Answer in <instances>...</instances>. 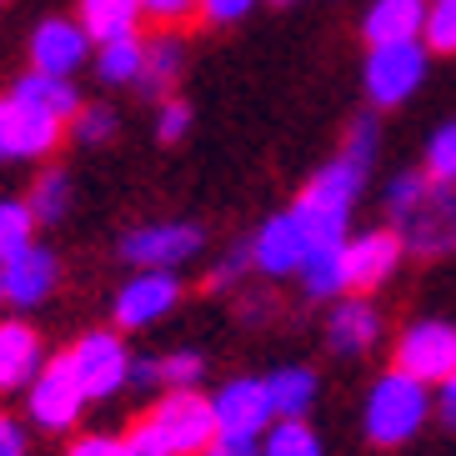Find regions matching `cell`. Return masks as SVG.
Instances as JSON below:
<instances>
[{
    "instance_id": "obj_1",
    "label": "cell",
    "mask_w": 456,
    "mask_h": 456,
    "mask_svg": "<svg viewBox=\"0 0 456 456\" xmlns=\"http://www.w3.org/2000/svg\"><path fill=\"white\" fill-rule=\"evenodd\" d=\"M436 421V402H431V387L416 381L406 371H381L366 387L362 402V436L381 452H402L406 442H416L421 431Z\"/></svg>"
},
{
    "instance_id": "obj_2",
    "label": "cell",
    "mask_w": 456,
    "mask_h": 456,
    "mask_svg": "<svg viewBox=\"0 0 456 456\" xmlns=\"http://www.w3.org/2000/svg\"><path fill=\"white\" fill-rule=\"evenodd\" d=\"M366 175L371 171H366L362 161L336 156V161H326L322 171L301 186V196L291 201V211H296V221L306 226L311 251H316V246H336V241L351 236V211H356V201H362Z\"/></svg>"
},
{
    "instance_id": "obj_3",
    "label": "cell",
    "mask_w": 456,
    "mask_h": 456,
    "mask_svg": "<svg viewBox=\"0 0 456 456\" xmlns=\"http://www.w3.org/2000/svg\"><path fill=\"white\" fill-rule=\"evenodd\" d=\"M427 66H431V51L421 41H391V45H366V61H362V86H366V101L376 110H396L406 106L421 86H427Z\"/></svg>"
},
{
    "instance_id": "obj_4",
    "label": "cell",
    "mask_w": 456,
    "mask_h": 456,
    "mask_svg": "<svg viewBox=\"0 0 456 456\" xmlns=\"http://www.w3.org/2000/svg\"><path fill=\"white\" fill-rule=\"evenodd\" d=\"M141 421L166 446V456H206V446L216 442V411L201 391H161Z\"/></svg>"
},
{
    "instance_id": "obj_5",
    "label": "cell",
    "mask_w": 456,
    "mask_h": 456,
    "mask_svg": "<svg viewBox=\"0 0 456 456\" xmlns=\"http://www.w3.org/2000/svg\"><path fill=\"white\" fill-rule=\"evenodd\" d=\"M86 406H91V396H86L81 376H76V366H70L66 351L51 356V362L41 366V376L26 387V416H30V427L45 431V436L76 431L81 416H86Z\"/></svg>"
},
{
    "instance_id": "obj_6",
    "label": "cell",
    "mask_w": 456,
    "mask_h": 456,
    "mask_svg": "<svg viewBox=\"0 0 456 456\" xmlns=\"http://www.w3.org/2000/svg\"><path fill=\"white\" fill-rule=\"evenodd\" d=\"M391 366L416 376V381H427V387L446 381L456 371V322H446V316H416L391 341Z\"/></svg>"
},
{
    "instance_id": "obj_7",
    "label": "cell",
    "mask_w": 456,
    "mask_h": 456,
    "mask_svg": "<svg viewBox=\"0 0 456 456\" xmlns=\"http://www.w3.org/2000/svg\"><path fill=\"white\" fill-rule=\"evenodd\" d=\"M70 366L81 376V387L91 402H110V396H121L131 387V346H126V336L116 326H101V331H86L70 341Z\"/></svg>"
},
{
    "instance_id": "obj_8",
    "label": "cell",
    "mask_w": 456,
    "mask_h": 456,
    "mask_svg": "<svg viewBox=\"0 0 456 456\" xmlns=\"http://www.w3.org/2000/svg\"><path fill=\"white\" fill-rule=\"evenodd\" d=\"M206 246V231L196 221H146L121 236V256L135 271H181Z\"/></svg>"
},
{
    "instance_id": "obj_9",
    "label": "cell",
    "mask_w": 456,
    "mask_h": 456,
    "mask_svg": "<svg viewBox=\"0 0 456 456\" xmlns=\"http://www.w3.org/2000/svg\"><path fill=\"white\" fill-rule=\"evenodd\" d=\"M70 126L45 116V110L26 106L20 95H0V166L15 161H45L61 141H66Z\"/></svg>"
},
{
    "instance_id": "obj_10",
    "label": "cell",
    "mask_w": 456,
    "mask_h": 456,
    "mask_svg": "<svg viewBox=\"0 0 456 456\" xmlns=\"http://www.w3.org/2000/svg\"><path fill=\"white\" fill-rule=\"evenodd\" d=\"M181 296H186V286H181L175 271H135L131 281L116 291V301H110V326L121 336L151 331L156 322H166L181 306Z\"/></svg>"
},
{
    "instance_id": "obj_11",
    "label": "cell",
    "mask_w": 456,
    "mask_h": 456,
    "mask_svg": "<svg viewBox=\"0 0 456 456\" xmlns=\"http://www.w3.org/2000/svg\"><path fill=\"white\" fill-rule=\"evenodd\" d=\"M216 411V436H236V442H261L276 421L266 396V376H231L211 391Z\"/></svg>"
},
{
    "instance_id": "obj_12",
    "label": "cell",
    "mask_w": 456,
    "mask_h": 456,
    "mask_svg": "<svg viewBox=\"0 0 456 456\" xmlns=\"http://www.w3.org/2000/svg\"><path fill=\"white\" fill-rule=\"evenodd\" d=\"M406 261V241L396 226H371L346 236V286L351 296H366L376 286H387Z\"/></svg>"
},
{
    "instance_id": "obj_13",
    "label": "cell",
    "mask_w": 456,
    "mask_h": 456,
    "mask_svg": "<svg viewBox=\"0 0 456 456\" xmlns=\"http://www.w3.org/2000/svg\"><path fill=\"white\" fill-rule=\"evenodd\" d=\"M306 256H311V236H306V226L296 221V211H276V216H266V221L256 226L251 266L261 271V276H271V281L301 276Z\"/></svg>"
},
{
    "instance_id": "obj_14",
    "label": "cell",
    "mask_w": 456,
    "mask_h": 456,
    "mask_svg": "<svg viewBox=\"0 0 456 456\" xmlns=\"http://www.w3.org/2000/svg\"><path fill=\"white\" fill-rule=\"evenodd\" d=\"M95 55V41L86 36V26L76 15H45L41 26L30 30V70L41 76H76Z\"/></svg>"
},
{
    "instance_id": "obj_15",
    "label": "cell",
    "mask_w": 456,
    "mask_h": 456,
    "mask_svg": "<svg viewBox=\"0 0 456 456\" xmlns=\"http://www.w3.org/2000/svg\"><path fill=\"white\" fill-rule=\"evenodd\" d=\"M0 276H5V306L15 311H36L45 306L61 286V256L51 246H36L30 241L26 251H15L0 261Z\"/></svg>"
},
{
    "instance_id": "obj_16",
    "label": "cell",
    "mask_w": 456,
    "mask_h": 456,
    "mask_svg": "<svg viewBox=\"0 0 456 456\" xmlns=\"http://www.w3.org/2000/svg\"><path fill=\"white\" fill-rule=\"evenodd\" d=\"M396 231L406 241V256H427V261L456 256V186H431L421 211Z\"/></svg>"
},
{
    "instance_id": "obj_17",
    "label": "cell",
    "mask_w": 456,
    "mask_h": 456,
    "mask_svg": "<svg viewBox=\"0 0 456 456\" xmlns=\"http://www.w3.org/2000/svg\"><path fill=\"white\" fill-rule=\"evenodd\" d=\"M381 336H387V322H381V311L366 296L331 301V311H326V346H331V356H341V362L371 356L381 346Z\"/></svg>"
},
{
    "instance_id": "obj_18",
    "label": "cell",
    "mask_w": 456,
    "mask_h": 456,
    "mask_svg": "<svg viewBox=\"0 0 456 456\" xmlns=\"http://www.w3.org/2000/svg\"><path fill=\"white\" fill-rule=\"evenodd\" d=\"M51 362L45 356V341L41 331L26 322V316H5L0 322V396H11V391H26L41 366Z\"/></svg>"
},
{
    "instance_id": "obj_19",
    "label": "cell",
    "mask_w": 456,
    "mask_h": 456,
    "mask_svg": "<svg viewBox=\"0 0 456 456\" xmlns=\"http://www.w3.org/2000/svg\"><path fill=\"white\" fill-rule=\"evenodd\" d=\"M421 26H427V0H371L362 15L366 45L421 41Z\"/></svg>"
},
{
    "instance_id": "obj_20",
    "label": "cell",
    "mask_w": 456,
    "mask_h": 456,
    "mask_svg": "<svg viewBox=\"0 0 456 456\" xmlns=\"http://www.w3.org/2000/svg\"><path fill=\"white\" fill-rule=\"evenodd\" d=\"M266 396H271V411L276 421H306L316 396H322V376L301 362H286L266 376Z\"/></svg>"
},
{
    "instance_id": "obj_21",
    "label": "cell",
    "mask_w": 456,
    "mask_h": 456,
    "mask_svg": "<svg viewBox=\"0 0 456 456\" xmlns=\"http://www.w3.org/2000/svg\"><path fill=\"white\" fill-rule=\"evenodd\" d=\"M181 70H186V41H181V30H161L146 41V66H141L135 91L151 95V101H166L171 86L181 81Z\"/></svg>"
},
{
    "instance_id": "obj_22",
    "label": "cell",
    "mask_w": 456,
    "mask_h": 456,
    "mask_svg": "<svg viewBox=\"0 0 456 456\" xmlns=\"http://www.w3.org/2000/svg\"><path fill=\"white\" fill-rule=\"evenodd\" d=\"M86 26L95 45H110V41H126V36H141V0H81V15H76Z\"/></svg>"
},
{
    "instance_id": "obj_23",
    "label": "cell",
    "mask_w": 456,
    "mask_h": 456,
    "mask_svg": "<svg viewBox=\"0 0 456 456\" xmlns=\"http://www.w3.org/2000/svg\"><path fill=\"white\" fill-rule=\"evenodd\" d=\"M11 95H20L26 106L45 110V116H55V121H66V126L76 121V110L86 106L76 81H66V76H41V70H26V76L11 86Z\"/></svg>"
},
{
    "instance_id": "obj_24",
    "label": "cell",
    "mask_w": 456,
    "mask_h": 456,
    "mask_svg": "<svg viewBox=\"0 0 456 456\" xmlns=\"http://www.w3.org/2000/svg\"><path fill=\"white\" fill-rule=\"evenodd\" d=\"M301 291H306L311 301H341V296H351V286H346V241L316 246V251L306 256V266H301Z\"/></svg>"
},
{
    "instance_id": "obj_25",
    "label": "cell",
    "mask_w": 456,
    "mask_h": 456,
    "mask_svg": "<svg viewBox=\"0 0 456 456\" xmlns=\"http://www.w3.org/2000/svg\"><path fill=\"white\" fill-rule=\"evenodd\" d=\"M70 201H76V181H70V171H61V166H45L26 191V206H30V216H36V226H61L70 216Z\"/></svg>"
},
{
    "instance_id": "obj_26",
    "label": "cell",
    "mask_w": 456,
    "mask_h": 456,
    "mask_svg": "<svg viewBox=\"0 0 456 456\" xmlns=\"http://www.w3.org/2000/svg\"><path fill=\"white\" fill-rule=\"evenodd\" d=\"M91 66L106 86H135L141 81V66H146V41H141V36H126V41L95 45Z\"/></svg>"
},
{
    "instance_id": "obj_27",
    "label": "cell",
    "mask_w": 456,
    "mask_h": 456,
    "mask_svg": "<svg viewBox=\"0 0 456 456\" xmlns=\"http://www.w3.org/2000/svg\"><path fill=\"white\" fill-rule=\"evenodd\" d=\"M427 171H396L387 181V191H381V211L391 216V226H406L416 211H421V201H427Z\"/></svg>"
},
{
    "instance_id": "obj_28",
    "label": "cell",
    "mask_w": 456,
    "mask_h": 456,
    "mask_svg": "<svg viewBox=\"0 0 456 456\" xmlns=\"http://www.w3.org/2000/svg\"><path fill=\"white\" fill-rule=\"evenodd\" d=\"M261 456H326V442L311 421H271L261 436Z\"/></svg>"
},
{
    "instance_id": "obj_29",
    "label": "cell",
    "mask_w": 456,
    "mask_h": 456,
    "mask_svg": "<svg viewBox=\"0 0 456 456\" xmlns=\"http://www.w3.org/2000/svg\"><path fill=\"white\" fill-rule=\"evenodd\" d=\"M421 171H427L431 186H456V121H442L436 131L427 135Z\"/></svg>"
},
{
    "instance_id": "obj_30",
    "label": "cell",
    "mask_w": 456,
    "mask_h": 456,
    "mask_svg": "<svg viewBox=\"0 0 456 456\" xmlns=\"http://www.w3.org/2000/svg\"><path fill=\"white\" fill-rule=\"evenodd\" d=\"M30 241H36V216H30L26 196H0V261L26 251Z\"/></svg>"
},
{
    "instance_id": "obj_31",
    "label": "cell",
    "mask_w": 456,
    "mask_h": 456,
    "mask_svg": "<svg viewBox=\"0 0 456 456\" xmlns=\"http://www.w3.org/2000/svg\"><path fill=\"white\" fill-rule=\"evenodd\" d=\"M421 45H427L431 55H456V0H427Z\"/></svg>"
},
{
    "instance_id": "obj_32",
    "label": "cell",
    "mask_w": 456,
    "mask_h": 456,
    "mask_svg": "<svg viewBox=\"0 0 456 456\" xmlns=\"http://www.w3.org/2000/svg\"><path fill=\"white\" fill-rule=\"evenodd\" d=\"M116 110L106 106V101H86L81 110H76V121H70V135L81 141V146H106L110 135H116Z\"/></svg>"
},
{
    "instance_id": "obj_33",
    "label": "cell",
    "mask_w": 456,
    "mask_h": 456,
    "mask_svg": "<svg viewBox=\"0 0 456 456\" xmlns=\"http://www.w3.org/2000/svg\"><path fill=\"white\" fill-rule=\"evenodd\" d=\"M191 121H196L191 101H181V95H166L161 110H156V141H161V146H175V141H186Z\"/></svg>"
},
{
    "instance_id": "obj_34",
    "label": "cell",
    "mask_w": 456,
    "mask_h": 456,
    "mask_svg": "<svg viewBox=\"0 0 456 456\" xmlns=\"http://www.w3.org/2000/svg\"><path fill=\"white\" fill-rule=\"evenodd\" d=\"M246 271H256V266H251V241H236V246H231V251L211 266V286H216V291L246 286Z\"/></svg>"
},
{
    "instance_id": "obj_35",
    "label": "cell",
    "mask_w": 456,
    "mask_h": 456,
    "mask_svg": "<svg viewBox=\"0 0 456 456\" xmlns=\"http://www.w3.org/2000/svg\"><path fill=\"white\" fill-rule=\"evenodd\" d=\"M141 15L156 20L161 30H181L186 20L201 15V0H141Z\"/></svg>"
},
{
    "instance_id": "obj_36",
    "label": "cell",
    "mask_w": 456,
    "mask_h": 456,
    "mask_svg": "<svg viewBox=\"0 0 456 456\" xmlns=\"http://www.w3.org/2000/svg\"><path fill=\"white\" fill-rule=\"evenodd\" d=\"M376 151H381V126L371 121V116H362V121L346 131V146H341V156H351V161H362L366 171L376 166Z\"/></svg>"
},
{
    "instance_id": "obj_37",
    "label": "cell",
    "mask_w": 456,
    "mask_h": 456,
    "mask_svg": "<svg viewBox=\"0 0 456 456\" xmlns=\"http://www.w3.org/2000/svg\"><path fill=\"white\" fill-rule=\"evenodd\" d=\"M66 456H126V442L116 431H81V436H70Z\"/></svg>"
},
{
    "instance_id": "obj_38",
    "label": "cell",
    "mask_w": 456,
    "mask_h": 456,
    "mask_svg": "<svg viewBox=\"0 0 456 456\" xmlns=\"http://www.w3.org/2000/svg\"><path fill=\"white\" fill-rule=\"evenodd\" d=\"M256 11V0H201V20L206 26H236Z\"/></svg>"
},
{
    "instance_id": "obj_39",
    "label": "cell",
    "mask_w": 456,
    "mask_h": 456,
    "mask_svg": "<svg viewBox=\"0 0 456 456\" xmlns=\"http://www.w3.org/2000/svg\"><path fill=\"white\" fill-rule=\"evenodd\" d=\"M236 311H241L246 326H261V322H271V316H276V296H271V291H246Z\"/></svg>"
},
{
    "instance_id": "obj_40",
    "label": "cell",
    "mask_w": 456,
    "mask_h": 456,
    "mask_svg": "<svg viewBox=\"0 0 456 456\" xmlns=\"http://www.w3.org/2000/svg\"><path fill=\"white\" fill-rule=\"evenodd\" d=\"M0 456H30V436L15 416L0 411Z\"/></svg>"
},
{
    "instance_id": "obj_41",
    "label": "cell",
    "mask_w": 456,
    "mask_h": 456,
    "mask_svg": "<svg viewBox=\"0 0 456 456\" xmlns=\"http://www.w3.org/2000/svg\"><path fill=\"white\" fill-rule=\"evenodd\" d=\"M431 402H436V421H442L446 431H456V371L431 387Z\"/></svg>"
},
{
    "instance_id": "obj_42",
    "label": "cell",
    "mask_w": 456,
    "mask_h": 456,
    "mask_svg": "<svg viewBox=\"0 0 456 456\" xmlns=\"http://www.w3.org/2000/svg\"><path fill=\"white\" fill-rule=\"evenodd\" d=\"M121 442H126V456H166V446L156 442V436H151V427H146V421H135V427L126 431Z\"/></svg>"
},
{
    "instance_id": "obj_43",
    "label": "cell",
    "mask_w": 456,
    "mask_h": 456,
    "mask_svg": "<svg viewBox=\"0 0 456 456\" xmlns=\"http://www.w3.org/2000/svg\"><path fill=\"white\" fill-rule=\"evenodd\" d=\"M206 456H261V442H236V436H216Z\"/></svg>"
},
{
    "instance_id": "obj_44",
    "label": "cell",
    "mask_w": 456,
    "mask_h": 456,
    "mask_svg": "<svg viewBox=\"0 0 456 456\" xmlns=\"http://www.w3.org/2000/svg\"><path fill=\"white\" fill-rule=\"evenodd\" d=\"M0 306H5V276H0Z\"/></svg>"
},
{
    "instance_id": "obj_45",
    "label": "cell",
    "mask_w": 456,
    "mask_h": 456,
    "mask_svg": "<svg viewBox=\"0 0 456 456\" xmlns=\"http://www.w3.org/2000/svg\"><path fill=\"white\" fill-rule=\"evenodd\" d=\"M271 5H291V0H271Z\"/></svg>"
}]
</instances>
